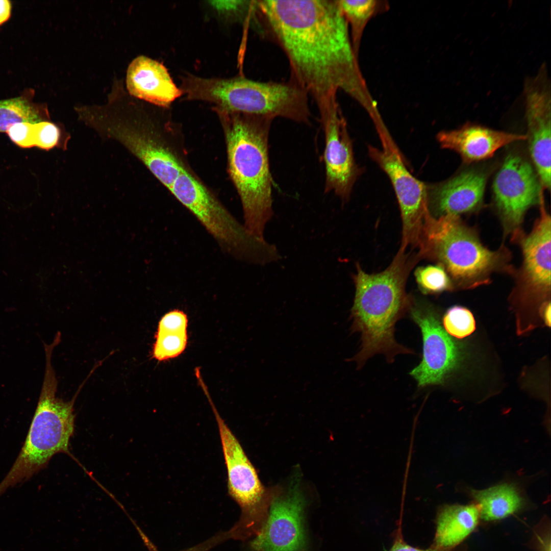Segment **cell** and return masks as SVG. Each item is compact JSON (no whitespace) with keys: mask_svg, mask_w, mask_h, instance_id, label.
Listing matches in <instances>:
<instances>
[{"mask_svg":"<svg viewBox=\"0 0 551 551\" xmlns=\"http://www.w3.org/2000/svg\"><path fill=\"white\" fill-rule=\"evenodd\" d=\"M446 332L458 338H463L472 334L475 329V322L472 313L467 309L454 306L449 308L443 318Z\"/></svg>","mask_w":551,"mask_h":551,"instance_id":"obj_26","label":"cell"},{"mask_svg":"<svg viewBox=\"0 0 551 551\" xmlns=\"http://www.w3.org/2000/svg\"><path fill=\"white\" fill-rule=\"evenodd\" d=\"M467 494L479 508L481 520L492 522L524 510L526 498L517 486L503 483L484 489H468Z\"/></svg>","mask_w":551,"mask_h":551,"instance_id":"obj_20","label":"cell"},{"mask_svg":"<svg viewBox=\"0 0 551 551\" xmlns=\"http://www.w3.org/2000/svg\"><path fill=\"white\" fill-rule=\"evenodd\" d=\"M481 521L478 507L445 504L440 507L436 518V530L431 546L442 549L456 548L477 529Z\"/></svg>","mask_w":551,"mask_h":551,"instance_id":"obj_19","label":"cell"},{"mask_svg":"<svg viewBox=\"0 0 551 551\" xmlns=\"http://www.w3.org/2000/svg\"><path fill=\"white\" fill-rule=\"evenodd\" d=\"M219 11H235L248 7L251 4L242 1H215L210 2Z\"/></svg>","mask_w":551,"mask_h":551,"instance_id":"obj_29","label":"cell"},{"mask_svg":"<svg viewBox=\"0 0 551 551\" xmlns=\"http://www.w3.org/2000/svg\"><path fill=\"white\" fill-rule=\"evenodd\" d=\"M103 128L107 135L117 140L140 159L167 188L185 169L167 147L140 127L114 122Z\"/></svg>","mask_w":551,"mask_h":551,"instance_id":"obj_13","label":"cell"},{"mask_svg":"<svg viewBox=\"0 0 551 551\" xmlns=\"http://www.w3.org/2000/svg\"><path fill=\"white\" fill-rule=\"evenodd\" d=\"M541 314L542 315L544 323L548 327H550L551 309L550 303L549 302L546 303L543 305V307L542 308Z\"/></svg>","mask_w":551,"mask_h":551,"instance_id":"obj_31","label":"cell"},{"mask_svg":"<svg viewBox=\"0 0 551 551\" xmlns=\"http://www.w3.org/2000/svg\"><path fill=\"white\" fill-rule=\"evenodd\" d=\"M319 115L325 137L324 192H333L345 203L363 169L356 162L353 142L340 107Z\"/></svg>","mask_w":551,"mask_h":551,"instance_id":"obj_12","label":"cell"},{"mask_svg":"<svg viewBox=\"0 0 551 551\" xmlns=\"http://www.w3.org/2000/svg\"><path fill=\"white\" fill-rule=\"evenodd\" d=\"M540 216L531 233L521 242L523 273L531 288L541 292L550 288L551 220L542 195Z\"/></svg>","mask_w":551,"mask_h":551,"instance_id":"obj_18","label":"cell"},{"mask_svg":"<svg viewBox=\"0 0 551 551\" xmlns=\"http://www.w3.org/2000/svg\"><path fill=\"white\" fill-rule=\"evenodd\" d=\"M418 254L438 261L458 283L474 286L487 282L499 265L502 253L484 246L458 216L430 213L423 228Z\"/></svg>","mask_w":551,"mask_h":551,"instance_id":"obj_6","label":"cell"},{"mask_svg":"<svg viewBox=\"0 0 551 551\" xmlns=\"http://www.w3.org/2000/svg\"><path fill=\"white\" fill-rule=\"evenodd\" d=\"M414 274L420 290L424 294L439 293L452 286L446 270L439 264L419 267Z\"/></svg>","mask_w":551,"mask_h":551,"instance_id":"obj_24","label":"cell"},{"mask_svg":"<svg viewBox=\"0 0 551 551\" xmlns=\"http://www.w3.org/2000/svg\"><path fill=\"white\" fill-rule=\"evenodd\" d=\"M537 174L522 156L509 154L496 173L492 192L496 208L506 228L515 229L527 210L540 204L543 194Z\"/></svg>","mask_w":551,"mask_h":551,"instance_id":"obj_10","label":"cell"},{"mask_svg":"<svg viewBox=\"0 0 551 551\" xmlns=\"http://www.w3.org/2000/svg\"><path fill=\"white\" fill-rule=\"evenodd\" d=\"M217 424L227 472L230 496L241 509L239 520L229 531L231 538L243 540L258 535L267 519L271 503L280 487H265L238 439L209 402Z\"/></svg>","mask_w":551,"mask_h":551,"instance_id":"obj_7","label":"cell"},{"mask_svg":"<svg viewBox=\"0 0 551 551\" xmlns=\"http://www.w3.org/2000/svg\"><path fill=\"white\" fill-rule=\"evenodd\" d=\"M305 500L297 484L282 487L274 496L259 534L251 542V551H303L305 545Z\"/></svg>","mask_w":551,"mask_h":551,"instance_id":"obj_11","label":"cell"},{"mask_svg":"<svg viewBox=\"0 0 551 551\" xmlns=\"http://www.w3.org/2000/svg\"><path fill=\"white\" fill-rule=\"evenodd\" d=\"M412 258L399 249L390 265L376 273H366L357 265L351 330L360 333L362 342L358 353L349 360L356 362L358 367L377 354L391 362L398 354L412 353L394 336L396 322L412 303L405 290L408 274L416 261Z\"/></svg>","mask_w":551,"mask_h":551,"instance_id":"obj_2","label":"cell"},{"mask_svg":"<svg viewBox=\"0 0 551 551\" xmlns=\"http://www.w3.org/2000/svg\"><path fill=\"white\" fill-rule=\"evenodd\" d=\"M52 354H45V367L39 400L23 447L2 481L9 488L25 481L44 468L56 454L70 455L69 442L74 434V403L88 378L71 399L56 396L58 381L52 365Z\"/></svg>","mask_w":551,"mask_h":551,"instance_id":"obj_4","label":"cell"},{"mask_svg":"<svg viewBox=\"0 0 551 551\" xmlns=\"http://www.w3.org/2000/svg\"><path fill=\"white\" fill-rule=\"evenodd\" d=\"M264 34L283 50L290 80L311 96L319 112L338 105L341 90L362 106L371 96L360 72L338 1H256Z\"/></svg>","mask_w":551,"mask_h":551,"instance_id":"obj_1","label":"cell"},{"mask_svg":"<svg viewBox=\"0 0 551 551\" xmlns=\"http://www.w3.org/2000/svg\"><path fill=\"white\" fill-rule=\"evenodd\" d=\"M233 114L226 139L229 172L239 195L245 229L264 239L266 223L273 215L272 179L268 138L272 118Z\"/></svg>","mask_w":551,"mask_h":551,"instance_id":"obj_3","label":"cell"},{"mask_svg":"<svg viewBox=\"0 0 551 551\" xmlns=\"http://www.w3.org/2000/svg\"><path fill=\"white\" fill-rule=\"evenodd\" d=\"M339 4L350 29V39L354 52L358 57L361 38L364 29L373 17L387 10V2L375 0L338 1Z\"/></svg>","mask_w":551,"mask_h":551,"instance_id":"obj_22","label":"cell"},{"mask_svg":"<svg viewBox=\"0 0 551 551\" xmlns=\"http://www.w3.org/2000/svg\"><path fill=\"white\" fill-rule=\"evenodd\" d=\"M370 158L391 181L399 206L402 220L400 250L419 248L425 220L430 213L428 186L408 169L403 155L368 146Z\"/></svg>","mask_w":551,"mask_h":551,"instance_id":"obj_8","label":"cell"},{"mask_svg":"<svg viewBox=\"0 0 551 551\" xmlns=\"http://www.w3.org/2000/svg\"><path fill=\"white\" fill-rule=\"evenodd\" d=\"M11 5L7 0H0V25L6 21L11 14Z\"/></svg>","mask_w":551,"mask_h":551,"instance_id":"obj_30","label":"cell"},{"mask_svg":"<svg viewBox=\"0 0 551 551\" xmlns=\"http://www.w3.org/2000/svg\"><path fill=\"white\" fill-rule=\"evenodd\" d=\"M528 147L543 189L550 188L551 127L549 97L530 94L527 105Z\"/></svg>","mask_w":551,"mask_h":551,"instance_id":"obj_17","label":"cell"},{"mask_svg":"<svg viewBox=\"0 0 551 551\" xmlns=\"http://www.w3.org/2000/svg\"><path fill=\"white\" fill-rule=\"evenodd\" d=\"M409 310L420 329L423 344L421 361L410 374L420 387L443 384L460 364L461 348L442 327L431 305L412 302Z\"/></svg>","mask_w":551,"mask_h":551,"instance_id":"obj_9","label":"cell"},{"mask_svg":"<svg viewBox=\"0 0 551 551\" xmlns=\"http://www.w3.org/2000/svg\"><path fill=\"white\" fill-rule=\"evenodd\" d=\"M487 179L485 172L470 169L428 186L429 208H433L440 216H458L473 211L483 201Z\"/></svg>","mask_w":551,"mask_h":551,"instance_id":"obj_14","label":"cell"},{"mask_svg":"<svg viewBox=\"0 0 551 551\" xmlns=\"http://www.w3.org/2000/svg\"><path fill=\"white\" fill-rule=\"evenodd\" d=\"M203 101L213 103L222 111L282 117L298 123H310L309 96L295 83L259 82L243 77L205 78L198 87Z\"/></svg>","mask_w":551,"mask_h":551,"instance_id":"obj_5","label":"cell"},{"mask_svg":"<svg viewBox=\"0 0 551 551\" xmlns=\"http://www.w3.org/2000/svg\"><path fill=\"white\" fill-rule=\"evenodd\" d=\"M187 316L183 311L173 310L166 313L158 323L152 357L162 361L181 355L187 346Z\"/></svg>","mask_w":551,"mask_h":551,"instance_id":"obj_21","label":"cell"},{"mask_svg":"<svg viewBox=\"0 0 551 551\" xmlns=\"http://www.w3.org/2000/svg\"><path fill=\"white\" fill-rule=\"evenodd\" d=\"M61 138L60 129L52 122L45 120L28 123L27 147L49 149L61 143Z\"/></svg>","mask_w":551,"mask_h":551,"instance_id":"obj_25","label":"cell"},{"mask_svg":"<svg viewBox=\"0 0 551 551\" xmlns=\"http://www.w3.org/2000/svg\"><path fill=\"white\" fill-rule=\"evenodd\" d=\"M530 546L535 551H550V525L549 518L544 517L535 526Z\"/></svg>","mask_w":551,"mask_h":551,"instance_id":"obj_27","label":"cell"},{"mask_svg":"<svg viewBox=\"0 0 551 551\" xmlns=\"http://www.w3.org/2000/svg\"><path fill=\"white\" fill-rule=\"evenodd\" d=\"M127 86L133 96L162 107L169 106L183 94L162 63L144 56L130 64Z\"/></svg>","mask_w":551,"mask_h":551,"instance_id":"obj_16","label":"cell"},{"mask_svg":"<svg viewBox=\"0 0 551 551\" xmlns=\"http://www.w3.org/2000/svg\"><path fill=\"white\" fill-rule=\"evenodd\" d=\"M436 138L442 148L456 152L468 164L490 158L499 148L527 137L467 123L456 130L441 131Z\"/></svg>","mask_w":551,"mask_h":551,"instance_id":"obj_15","label":"cell"},{"mask_svg":"<svg viewBox=\"0 0 551 551\" xmlns=\"http://www.w3.org/2000/svg\"><path fill=\"white\" fill-rule=\"evenodd\" d=\"M45 111L24 97L1 101L0 132H7L17 123H36L46 120Z\"/></svg>","mask_w":551,"mask_h":551,"instance_id":"obj_23","label":"cell"},{"mask_svg":"<svg viewBox=\"0 0 551 551\" xmlns=\"http://www.w3.org/2000/svg\"><path fill=\"white\" fill-rule=\"evenodd\" d=\"M388 551H458L456 548L446 550L434 547L432 546L427 549H421L408 544L403 539L400 528L396 531L393 544ZM459 551H461L460 550Z\"/></svg>","mask_w":551,"mask_h":551,"instance_id":"obj_28","label":"cell"}]
</instances>
